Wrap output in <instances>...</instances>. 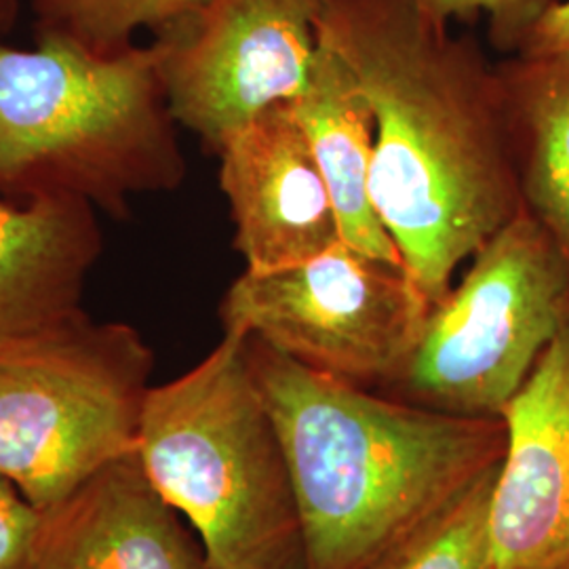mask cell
Listing matches in <instances>:
<instances>
[{
  "instance_id": "1",
  "label": "cell",
  "mask_w": 569,
  "mask_h": 569,
  "mask_svg": "<svg viewBox=\"0 0 569 569\" xmlns=\"http://www.w3.org/2000/svg\"><path fill=\"white\" fill-rule=\"evenodd\" d=\"M315 34L371 103V199L437 305L458 266L523 207L496 63L413 0H319Z\"/></svg>"
},
{
  "instance_id": "2",
  "label": "cell",
  "mask_w": 569,
  "mask_h": 569,
  "mask_svg": "<svg viewBox=\"0 0 569 569\" xmlns=\"http://www.w3.org/2000/svg\"><path fill=\"white\" fill-rule=\"evenodd\" d=\"M279 430L308 569H366L502 465L505 418H465L355 387L247 336Z\"/></svg>"
},
{
  "instance_id": "3",
  "label": "cell",
  "mask_w": 569,
  "mask_h": 569,
  "mask_svg": "<svg viewBox=\"0 0 569 569\" xmlns=\"http://www.w3.org/2000/svg\"><path fill=\"white\" fill-rule=\"evenodd\" d=\"M161 47L100 53L41 28L34 49L0 41V192L72 197L124 218L140 194L186 180Z\"/></svg>"
},
{
  "instance_id": "4",
  "label": "cell",
  "mask_w": 569,
  "mask_h": 569,
  "mask_svg": "<svg viewBox=\"0 0 569 569\" xmlns=\"http://www.w3.org/2000/svg\"><path fill=\"white\" fill-rule=\"evenodd\" d=\"M224 331L201 363L148 390L138 456L152 486L201 536L209 569H308L283 443Z\"/></svg>"
},
{
  "instance_id": "5",
  "label": "cell",
  "mask_w": 569,
  "mask_h": 569,
  "mask_svg": "<svg viewBox=\"0 0 569 569\" xmlns=\"http://www.w3.org/2000/svg\"><path fill=\"white\" fill-rule=\"evenodd\" d=\"M154 352L82 310L0 345V477L37 509L138 453Z\"/></svg>"
},
{
  "instance_id": "6",
  "label": "cell",
  "mask_w": 569,
  "mask_h": 569,
  "mask_svg": "<svg viewBox=\"0 0 569 569\" xmlns=\"http://www.w3.org/2000/svg\"><path fill=\"white\" fill-rule=\"evenodd\" d=\"M568 321V260L521 207L432 305L409 361L380 392L453 416L502 418Z\"/></svg>"
},
{
  "instance_id": "7",
  "label": "cell",
  "mask_w": 569,
  "mask_h": 569,
  "mask_svg": "<svg viewBox=\"0 0 569 569\" xmlns=\"http://www.w3.org/2000/svg\"><path fill=\"white\" fill-rule=\"evenodd\" d=\"M430 300L403 266L340 241L302 264L244 270L220 302L224 331L355 387L385 390L406 367Z\"/></svg>"
},
{
  "instance_id": "8",
  "label": "cell",
  "mask_w": 569,
  "mask_h": 569,
  "mask_svg": "<svg viewBox=\"0 0 569 569\" xmlns=\"http://www.w3.org/2000/svg\"><path fill=\"white\" fill-rule=\"evenodd\" d=\"M319 0H207L161 47L167 102L218 154L228 138L305 89Z\"/></svg>"
},
{
  "instance_id": "9",
  "label": "cell",
  "mask_w": 569,
  "mask_h": 569,
  "mask_svg": "<svg viewBox=\"0 0 569 569\" xmlns=\"http://www.w3.org/2000/svg\"><path fill=\"white\" fill-rule=\"evenodd\" d=\"M489 533L496 569L569 568V321L502 413Z\"/></svg>"
},
{
  "instance_id": "10",
  "label": "cell",
  "mask_w": 569,
  "mask_h": 569,
  "mask_svg": "<svg viewBox=\"0 0 569 569\" xmlns=\"http://www.w3.org/2000/svg\"><path fill=\"white\" fill-rule=\"evenodd\" d=\"M218 157L244 270L302 264L342 241L326 180L289 103L237 131Z\"/></svg>"
},
{
  "instance_id": "11",
  "label": "cell",
  "mask_w": 569,
  "mask_h": 569,
  "mask_svg": "<svg viewBox=\"0 0 569 569\" xmlns=\"http://www.w3.org/2000/svg\"><path fill=\"white\" fill-rule=\"evenodd\" d=\"M131 453L42 510L30 569H209Z\"/></svg>"
},
{
  "instance_id": "12",
  "label": "cell",
  "mask_w": 569,
  "mask_h": 569,
  "mask_svg": "<svg viewBox=\"0 0 569 569\" xmlns=\"http://www.w3.org/2000/svg\"><path fill=\"white\" fill-rule=\"evenodd\" d=\"M100 253L96 209L81 199L0 201V345L82 310Z\"/></svg>"
},
{
  "instance_id": "13",
  "label": "cell",
  "mask_w": 569,
  "mask_h": 569,
  "mask_svg": "<svg viewBox=\"0 0 569 569\" xmlns=\"http://www.w3.org/2000/svg\"><path fill=\"white\" fill-rule=\"evenodd\" d=\"M289 106L326 180L342 241L371 258L403 266L371 199L376 117L348 66L317 42L305 89Z\"/></svg>"
},
{
  "instance_id": "14",
  "label": "cell",
  "mask_w": 569,
  "mask_h": 569,
  "mask_svg": "<svg viewBox=\"0 0 569 569\" xmlns=\"http://www.w3.org/2000/svg\"><path fill=\"white\" fill-rule=\"evenodd\" d=\"M496 70L521 204L569 264V53H515Z\"/></svg>"
},
{
  "instance_id": "15",
  "label": "cell",
  "mask_w": 569,
  "mask_h": 569,
  "mask_svg": "<svg viewBox=\"0 0 569 569\" xmlns=\"http://www.w3.org/2000/svg\"><path fill=\"white\" fill-rule=\"evenodd\" d=\"M498 467L366 569H496L489 510Z\"/></svg>"
},
{
  "instance_id": "16",
  "label": "cell",
  "mask_w": 569,
  "mask_h": 569,
  "mask_svg": "<svg viewBox=\"0 0 569 569\" xmlns=\"http://www.w3.org/2000/svg\"><path fill=\"white\" fill-rule=\"evenodd\" d=\"M207 0H37L41 28H56L100 53H117L140 32L154 39L182 28Z\"/></svg>"
},
{
  "instance_id": "17",
  "label": "cell",
  "mask_w": 569,
  "mask_h": 569,
  "mask_svg": "<svg viewBox=\"0 0 569 569\" xmlns=\"http://www.w3.org/2000/svg\"><path fill=\"white\" fill-rule=\"evenodd\" d=\"M437 23L488 21L489 44L507 56L519 53L552 0H413Z\"/></svg>"
},
{
  "instance_id": "18",
  "label": "cell",
  "mask_w": 569,
  "mask_h": 569,
  "mask_svg": "<svg viewBox=\"0 0 569 569\" xmlns=\"http://www.w3.org/2000/svg\"><path fill=\"white\" fill-rule=\"evenodd\" d=\"M39 526L41 510L0 477V569H30Z\"/></svg>"
},
{
  "instance_id": "19",
  "label": "cell",
  "mask_w": 569,
  "mask_h": 569,
  "mask_svg": "<svg viewBox=\"0 0 569 569\" xmlns=\"http://www.w3.org/2000/svg\"><path fill=\"white\" fill-rule=\"evenodd\" d=\"M519 53H569V0H552Z\"/></svg>"
},
{
  "instance_id": "20",
  "label": "cell",
  "mask_w": 569,
  "mask_h": 569,
  "mask_svg": "<svg viewBox=\"0 0 569 569\" xmlns=\"http://www.w3.org/2000/svg\"><path fill=\"white\" fill-rule=\"evenodd\" d=\"M11 13H13V0H0V32L9 28Z\"/></svg>"
},
{
  "instance_id": "21",
  "label": "cell",
  "mask_w": 569,
  "mask_h": 569,
  "mask_svg": "<svg viewBox=\"0 0 569 569\" xmlns=\"http://www.w3.org/2000/svg\"><path fill=\"white\" fill-rule=\"evenodd\" d=\"M569 569V568H568Z\"/></svg>"
}]
</instances>
